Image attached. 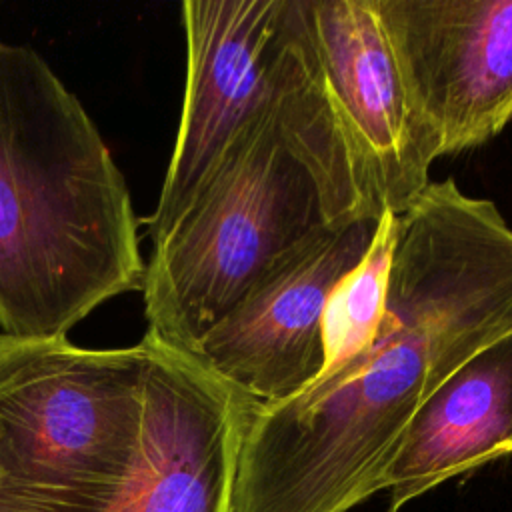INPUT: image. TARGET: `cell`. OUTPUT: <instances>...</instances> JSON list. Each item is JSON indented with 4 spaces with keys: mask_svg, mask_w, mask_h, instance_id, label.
Masks as SVG:
<instances>
[{
    "mask_svg": "<svg viewBox=\"0 0 512 512\" xmlns=\"http://www.w3.org/2000/svg\"><path fill=\"white\" fill-rule=\"evenodd\" d=\"M398 218L376 334L298 394L256 408L232 512H348L380 492L420 404L512 330V228L492 200L430 180Z\"/></svg>",
    "mask_w": 512,
    "mask_h": 512,
    "instance_id": "6da1fadb",
    "label": "cell"
},
{
    "mask_svg": "<svg viewBox=\"0 0 512 512\" xmlns=\"http://www.w3.org/2000/svg\"><path fill=\"white\" fill-rule=\"evenodd\" d=\"M380 216L366 198L310 54L296 0L266 104L178 222L152 242L146 332L198 342L292 252L326 230Z\"/></svg>",
    "mask_w": 512,
    "mask_h": 512,
    "instance_id": "7a4b0ae2",
    "label": "cell"
},
{
    "mask_svg": "<svg viewBox=\"0 0 512 512\" xmlns=\"http://www.w3.org/2000/svg\"><path fill=\"white\" fill-rule=\"evenodd\" d=\"M146 262L124 174L52 66L0 36V328L66 336L140 290Z\"/></svg>",
    "mask_w": 512,
    "mask_h": 512,
    "instance_id": "3957f363",
    "label": "cell"
},
{
    "mask_svg": "<svg viewBox=\"0 0 512 512\" xmlns=\"http://www.w3.org/2000/svg\"><path fill=\"white\" fill-rule=\"evenodd\" d=\"M148 346L0 332V512H104L136 458Z\"/></svg>",
    "mask_w": 512,
    "mask_h": 512,
    "instance_id": "277c9868",
    "label": "cell"
},
{
    "mask_svg": "<svg viewBox=\"0 0 512 512\" xmlns=\"http://www.w3.org/2000/svg\"><path fill=\"white\" fill-rule=\"evenodd\" d=\"M186 86L174 150L154 212L152 242L188 210L272 94L286 0H186Z\"/></svg>",
    "mask_w": 512,
    "mask_h": 512,
    "instance_id": "5b68a950",
    "label": "cell"
},
{
    "mask_svg": "<svg viewBox=\"0 0 512 512\" xmlns=\"http://www.w3.org/2000/svg\"><path fill=\"white\" fill-rule=\"evenodd\" d=\"M328 104L370 204L404 214L438 158L418 120L376 0H298Z\"/></svg>",
    "mask_w": 512,
    "mask_h": 512,
    "instance_id": "8992f818",
    "label": "cell"
},
{
    "mask_svg": "<svg viewBox=\"0 0 512 512\" xmlns=\"http://www.w3.org/2000/svg\"><path fill=\"white\" fill-rule=\"evenodd\" d=\"M148 372L140 442L104 512H232L246 426L258 400L196 354L144 332Z\"/></svg>",
    "mask_w": 512,
    "mask_h": 512,
    "instance_id": "52a82bcc",
    "label": "cell"
},
{
    "mask_svg": "<svg viewBox=\"0 0 512 512\" xmlns=\"http://www.w3.org/2000/svg\"><path fill=\"white\" fill-rule=\"evenodd\" d=\"M412 108L436 154L512 120V0H376Z\"/></svg>",
    "mask_w": 512,
    "mask_h": 512,
    "instance_id": "ba28073f",
    "label": "cell"
},
{
    "mask_svg": "<svg viewBox=\"0 0 512 512\" xmlns=\"http://www.w3.org/2000/svg\"><path fill=\"white\" fill-rule=\"evenodd\" d=\"M376 224L378 216L354 218L292 252L246 292L192 354L260 404L282 402L310 386L324 370L328 300L364 258Z\"/></svg>",
    "mask_w": 512,
    "mask_h": 512,
    "instance_id": "9c48e42d",
    "label": "cell"
},
{
    "mask_svg": "<svg viewBox=\"0 0 512 512\" xmlns=\"http://www.w3.org/2000/svg\"><path fill=\"white\" fill-rule=\"evenodd\" d=\"M512 454V330L464 360L410 418L382 480L388 512Z\"/></svg>",
    "mask_w": 512,
    "mask_h": 512,
    "instance_id": "30bf717a",
    "label": "cell"
},
{
    "mask_svg": "<svg viewBox=\"0 0 512 512\" xmlns=\"http://www.w3.org/2000/svg\"><path fill=\"white\" fill-rule=\"evenodd\" d=\"M398 228V214L384 210L378 216V224L364 258L332 292L322 322V372L364 350L376 334L386 306L390 264L398 240Z\"/></svg>",
    "mask_w": 512,
    "mask_h": 512,
    "instance_id": "8fae6325",
    "label": "cell"
}]
</instances>
